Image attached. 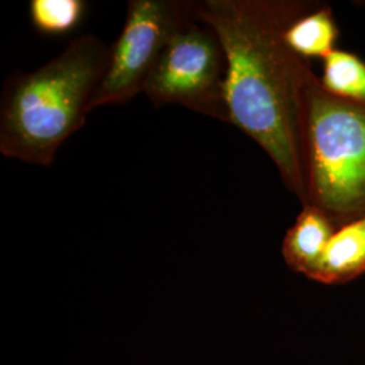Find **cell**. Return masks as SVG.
<instances>
[{"label":"cell","instance_id":"cell-6","mask_svg":"<svg viewBox=\"0 0 365 365\" xmlns=\"http://www.w3.org/2000/svg\"><path fill=\"white\" fill-rule=\"evenodd\" d=\"M364 274L365 218H360L333 233L322 259L309 279L327 286H339Z\"/></svg>","mask_w":365,"mask_h":365},{"label":"cell","instance_id":"cell-10","mask_svg":"<svg viewBox=\"0 0 365 365\" xmlns=\"http://www.w3.org/2000/svg\"><path fill=\"white\" fill-rule=\"evenodd\" d=\"M87 11L84 0H31L30 21L45 36H64L83 22Z\"/></svg>","mask_w":365,"mask_h":365},{"label":"cell","instance_id":"cell-9","mask_svg":"<svg viewBox=\"0 0 365 365\" xmlns=\"http://www.w3.org/2000/svg\"><path fill=\"white\" fill-rule=\"evenodd\" d=\"M319 80L330 93L365 105V61L357 54L341 49L330 53Z\"/></svg>","mask_w":365,"mask_h":365},{"label":"cell","instance_id":"cell-3","mask_svg":"<svg viewBox=\"0 0 365 365\" xmlns=\"http://www.w3.org/2000/svg\"><path fill=\"white\" fill-rule=\"evenodd\" d=\"M306 203L339 229L365 218V105L327 91L314 75L304 92Z\"/></svg>","mask_w":365,"mask_h":365},{"label":"cell","instance_id":"cell-4","mask_svg":"<svg viewBox=\"0 0 365 365\" xmlns=\"http://www.w3.org/2000/svg\"><path fill=\"white\" fill-rule=\"evenodd\" d=\"M226 83L227 58L221 41L195 16L172 37L143 93L156 107L184 106L230 123Z\"/></svg>","mask_w":365,"mask_h":365},{"label":"cell","instance_id":"cell-7","mask_svg":"<svg viewBox=\"0 0 365 365\" xmlns=\"http://www.w3.org/2000/svg\"><path fill=\"white\" fill-rule=\"evenodd\" d=\"M336 230L324 212L312 206L302 207L282 245V255L288 268L309 279Z\"/></svg>","mask_w":365,"mask_h":365},{"label":"cell","instance_id":"cell-5","mask_svg":"<svg viewBox=\"0 0 365 365\" xmlns=\"http://www.w3.org/2000/svg\"><path fill=\"white\" fill-rule=\"evenodd\" d=\"M195 18L192 0H129L126 19L111 46V61L91 102V113L105 106L125 105L152 75L172 37Z\"/></svg>","mask_w":365,"mask_h":365},{"label":"cell","instance_id":"cell-2","mask_svg":"<svg viewBox=\"0 0 365 365\" xmlns=\"http://www.w3.org/2000/svg\"><path fill=\"white\" fill-rule=\"evenodd\" d=\"M111 61V46L84 34L33 72H15L0 101V152L51 167L58 149L80 130Z\"/></svg>","mask_w":365,"mask_h":365},{"label":"cell","instance_id":"cell-1","mask_svg":"<svg viewBox=\"0 0 365 365\" xmlns=\"http://www.w3.org/2000/svg\"><path fill=\"white\" fill-rule=\"evenodd\" d=\"M317 1L200 0L197 21L211 27L227 58L230 125L272 160L288 191L306 203L303 107L310 63L288 46L286 30Z\"/></svg>","mask_w":365,"mask_h":365},{"label":"cell","instance_id":"cell-8","mask_svg":"<svg viewBox=\"0 0 365 365\" xmlns=\"http://www.w3.org/2000/svg\"><path fill=\"white\" fill-rule=\"evenodd\" d=\"M339 30L330 6L318 3L312 11L302 15L284 34L288 46L309 60L318 57L325 60L334 52Z\"/></svg>","mask_w":365,"mask_h":365}]
</instances>
